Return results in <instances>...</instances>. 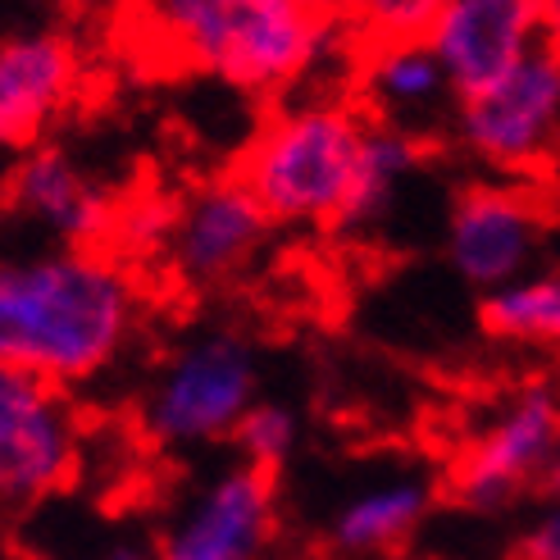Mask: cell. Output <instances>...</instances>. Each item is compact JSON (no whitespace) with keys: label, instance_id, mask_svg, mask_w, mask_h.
<instances>
[{"label":"cell","instance_id":"11","mask_svg":"<svg viewBox=\"0 0 560 560\" xmlns=\"http://www.w3.org/2000/svg\"><path fill=\"white\" fill-rule=\"evenodd\" d=\"M542 42V5L534 0H446L429 46L452 78L456 105L492 92Z\"/></svg>","mask_w":560,"mask_h":560},{"label":"cell","instance_id":"1","mask_svg":"<svg viewBox=\"0 0 560 560\" xmlns=\"http://www.w3.org/2000/svg\"><path fill=\"white\" fill-rule=\"evenodd\" d=\"M142 292L119 250L46 246L0 256V365L50 387L88 383L124 355Z\"/></svg>","mask_w":560,"mask_h":560},{"label":"cell","instance_id":"16","mask_svg":"<svg viewBox=\"0 0 560 560\" xmlns=\"http://www.w3.org/2000/svg\"><path fill=\"white\" fill-rule=\"evenodd\" d=\"M479 328L501 342L560 347V269L488 292L479 301Z\"/></svg>","mask_w":560,"mask_h":560},{"label":"cell","instance_id":"17","mask_svg":"<svg viewBox=\"0 0 560 560\" xmlns=\"http://www.w3.org/2000/svg\"><path fill=\"white\" fill-rule=\"evenodd\" d=\"M415 164H419V137L406 132V128H387V124L370 119L365 155H360V178H355V191H351V206L342 214V229L374 223Z\"/></svg>","mask_w":560,"mask_h":560},{"label":"cell","instance_id":"3","mask_svg":"<svg viewBox=\"0 0 560 560\" xmlns=\"http://www.w3.org/2000/svg\"><path fill=\"white\" fill-rule=\"evenodd\" d=\"M370 119L342 101H311L273 115L233 164L269 223H332L342 229L360 178Z\"/></svg>","mask_w":560,"mask_h":560},{"label":"cell","instance_id":"15","mask_svg":"<svg viewBox=\"0 0 560 560\" xmlns=\"http://www.w3.org/2000/svg\"><path fill=\"white\" fill-rule=\"evenodd\" d=\"M433 506V488L424 479H392L378 488L355 492L332 515V547L347 556H374L406 542Z\"/></svg>","mask_w":560,"mask_h":560},{"label":"cell","instance_id":"9","mask_svg":"<svg viewBox=\"0 0 560 560\" xmlns=\"http://www.w3.org/2000/svg\"><path fill=\"white\" fill-rule=\"evenodd\" d=\"M278 538V479L256 465H229L164 528L155 560H269Z\"/></svg>","mask_w":560,"mask_h":560},{"label":"cell","instance_id":"21","mask_svg":"<svg viewBox=\"0 0 560 560\" xmlns=\"http://www.w3.org/2000/svg\"><path fill=\"white\" fill-rule=\"evenodd\" d=\"M101 560H155V551H147V547H137V542H124V547H115L109 556H101Z\"/></svg>","mask_w":560,"mask_h":560},{"label":"cell","instance_id":"10","mask_svg":"<svg viewBox=\"0 0 560 560\" xmlns=\"http://www.w3.org/2000/svg\"><path fill=\"white\" fill-rule=\"evenodd\" d=\"M269 229L273 223L250 201V191L233 174H219L201 187H191L183 201H174L164 256H170V269L183 283L223 288L256 260Z\"/></svg>","mask_w":560,"mask_h":560},{"label":"cell","instance_id":"2","mask_svg":"<svg viewBox=\"0 0 560 560\" xmlns=\"http://www.w3.org/2000/svg\"><path fill=\"white\" fill-rule=\"evenodd\" d=\"M342 23V10L301 0H174L142 14V27L164 55L242 92L301 82L338 46Z\"/></svg>","mask_w":560,"mask_h":560},{"label":"cell","instance_id":"5","mask_svg":"<svg viewBox=\"0 0 560 560\" xmlns=\"http://www.w3.org/2000/svg\"><path fill=\"white\" fill-rule=\"evenodd\" d=\"M560 456V383H520L497 415L469 438L446 469V497L469 511H501L547 474Z\"/></svg>","mask_w":560,"mask_h":560},{"label":"cell","instance_id":"12","mask_svg":"<svg viewBox=\"0 0 560 560\" xmlns=\"http://www.w3.org/2000/svg\"><path fill=\"white\" fill-rule=\"evenodd\" d=\"M5 206L33 229H46L55 246L73 250H115L124 214L115 196L60 147H33L14 164L5 178Z\"/></svg>","mask_w":560,"mask_h":560},{"label":"cell","instance_id":"8","mask_svg":"<svg viewBox=\"0 0 560 560\" xmlns=\"http://www.w3.org/2000/svg\"><path fill=\"white\" fill-rule=\"evenodd\" d=\"M547 206L520 183H474L446 219V260L469 288L501 292L528 278L547 237Z\"/></svg>","mask_w":560,"mask_h":560},{"label":"cell","instance_id":"13","mask_svg":"<svg viewBox=\"0 0 560 560\" xmlns=\"http://www.w3.org/2000/svg\"><path fill=\"white\" fill-rule=\"evenodd\" d=\"M82 92V46L60 27L0 37V151L33 147Z\"/></svg>","mask_w":560,"mask_h":560},{"label":"cell","instance_id":"18","mask_svg":"<svg viewBox=\"0 0 560 560\" xmlns=\"http://www.w3.org/2000/svg\"><path fill=\"white\" fill-rule=\"evenodd\" d=\"M233 442L242 452V465L278 474V465H283L292 456V446H296V415L288 406H278V401H256L237 424Z\"/></svg>","mask_w":560,"mask_h":560},{"label":"cell","instance_id":"4","mask_svg":"<svg viewBox=\"0 0 560 560\" xmlns=\"http://www.w3.org/2000/svg\"><path fill=\"white\" fill-rule=\"evenodd\" d=\"M260 365L242 332H206L178 347L147 387L142 424L160 446L233 438L256 406Z\"/></svg>","mask_w":560,"mask_h":560},{"label":"cell","instance_id":"20","mask_svg":"<svg viewBox=\"0 0 560 560\" xmlns=\"http://www.w3.org/2000/svg\"><path fill=\"white\" fill-rule=\"evenodd\" d=\"M542 37L560 50V5H542Z\"/></svg>","mask_w":560,"mask_h":560},{"label":"cell","instance_id":"7","mask_svg":"<svg viewBox=\"0 0 560 560\" xmlns=\"http://www.w3.org/2000/svg\"><path fill=\"white\" fill-rule=\"evenodd\" d=\"M82 424L65 397L33 374L0 365V506H33L73 483Z\"/></svg>","mask_w":560,"mask_h":560},{"label":"cell","instance_id":"19","mask_svg":"<svg viewBox=\"0 0 560 560\" xmlns=\"http://www.w3.org/2000/svg\"><path fill=\"white\" fill-rule=\"evenodd\" d=\"M520 560H560V506L538 515L534 528L520 538Z\"/></svg>","mask_w":560,"mask_h":560},{"label":"cell","instance_id":"14","mask_svg":"<svg viewBox=\"0 0 560 560\" xmlns=\"http://www.w3.org/2000/svg\"><path fill=\"white\" fill-rule=\"evenodd\" d=\"M360 55V92H365L374 124L415 132L446 101H456L452 78L429 42H392V46H355ZM419 137V132H415Z\"/></svg>","mask_w":560,"mask_h":560},{"label":"cell","instance_id":"6","mask_svg":"<svg viewBox=\"0 0 560 560\" xmlns=\"http://www.w3.org/2000/svg\"><path fill=\"white\" fill-rule=\"evenodd\" d=\"M460 147L497 174H534L560 137V50L542 37L492 92L456 105Z\"/></svg>","mask_w":560,"mask_h":560},{"label":"cell","instance_id":"22","mask_svg":"<svg viewBox=\"0 0 560 560\" xmlns=\"http://www.w3.org/2000/svg\"><path fill=\"white\" fill-rule=\"evenodd\" d=\"M547 492L556 497V506H560V456H556V465H551V474H547Z\"/></svg>","mask_w":560,"mask_h":560}]
</instances>
